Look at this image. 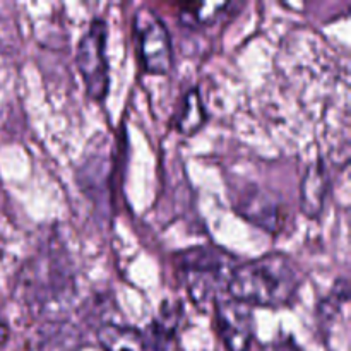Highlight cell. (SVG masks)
Here are the masks:
<instances>
[{
	"mask_svg": "<svg viewBox=\"0 0 351 351\" xmlns=\"http://www.w3.org/2000/svg\"><path fill=\"white\" fill-rule=\"evenodd\" d=\"M96 336L103 351H149L143 332L129 326L110 322L101 326Z\"/></svg>",
	"mask_w": 351,
	"mask_h": 351,
	"instance_id": "30bf717a",
	"label": "cell"
},
{
	"mask_svg": "<svg viewBox=\"0 0 351 351\" xmlns=\"http://www.w3.org/2000/svg\"><path fill=\"white\" fill-rule=\"evenodd\" d=\"M329 192V175L322 161L311 165L302 180L300 206L308 218H319Z\"/></svg>",
	"mask_w": 351,
	"mask_h": 351,
	"instance_id": "ba28073f",
	"label": "cell"
},
{
	"mask_svg": "<svg viewBox=\"0 0 351 351\" xmlns=\"http://www.w3.org/2000/svg\"><path fill=\"white\" fill-rule=\"evenodd\" d=\"M21 281L27 300H33L31 304L43 311H48L50 305L65 304L72 293V276L65 271L64 263L53 256L43 259V263L34 259L24 269Z\"/></svg>",
	"mask_w": 351,
	"mask_h": 351,
	"instance_id": "277c9868",
	"label": "cell"
},
{
	"mask_svg": "<svg viewBox=\"0 0 351 351\" xmlns=\"http://www.w3.org/2000/svg\"><path fill=\"white\" fill-rule=\"evenodd\" d=\"M226 7H228L226 2L187 3V5H182L180 21L189 27H201L204 24L213 23Z\"/></svg>",
	"mask_w": 351,
	"mask_h": 351,
	"instance_id": "7c38bea8",
	"label": "cell"
},
{
	"mask_svg": "<svg viewBox=\"0 0 351 351\" xmlns=\"http://www.w3.org/2000/svg\"><path fill=\"white\" fill-rule=\"evenodd\" d=\"M283 202L273 192L263 189H250L240 195L237 209L240 215L250 223L257 225L266 232H280L285 223Z\"/></svg>",
	"mask_w": 351,
	"mask_h": 351,
	"instance_id": "52a82bcc",
	"label": "cell"
},
{
	"mask_svg": "<svg viewBox=\"0 0 351 351\" xmlns=\"http://www.w3.org/2000/svg\"><path fill=\"white\" fill-rule=\"evenodd\" d=\"M239 263L219 247L201 245L175 257L178 276L197 307L213 308L228 291L230 278Z\"/></svg>",
	"mask_w": 351,
	"mask_h": 351,
	"instance_id": "7a4b0ae2",
	"label": "cell"
},
{
	"mask_svg": "<svg viewBox=\"0 0 351 351\" xmlns=\"http://www.w3.org/2000/svg\"><path fill=\"white\" fill-rule=\"evenodd\" d=\"M9 326L5 324V322L2 321V319H0V346L3 345V343L7 341V339H9Z\"/></svg>",
	"mask_w": 351,
	"mask_h": 351,
	"instance_id": "4fadbf2b",
	"label": "cell"
},
{
	"mask_svg": "<svg viewBox=\"0 0 351 351\" xmlns=\"http://www.w3.org/2000/svg\"><path fill=\"white\" fill-rule=\"evenodd\" d=\"M302 287V274L285 254H266L237 264L228 283L230 298L256 307H285Z\"/></svg>",
	"mask_w": 351,
	"mask_h": 351,
	"instance_id": "6da1fadb",
	"label": "cell"
},
{
	"mask_svg": "<svg viewBox=\"0 0 351 351\" xmlns=\"http://www.w3.org/2000/svg\"><path fill=\"white\" fill-rule=\"evenodd\" d=\"M75 62L89 98L96 101L105 99L110 88V69L106 60V23L99 17L93 19L82 34Z\"/></svg>",
	"mask_w": 351,
	"mask_h": 351,
	"instance_id": "3957f363",
	"label": "cell"
},
{
	"mask_svg": "<svg viewBox=\"0 0 351 351\" xmlns=\"http://www.w3.org/2000/svg\"><path fill=\"white\" fill-rule=\"evenodd\" d=\"M213 311L216 332L226 351H249L254 339V317L249 305L225 297Z\"/></svg>",
	"mask_w": 351,
	"mask_h": 351,
	"instance_id": "8992f818",
	"label": "cell"
},
{
	"mask_svg": "<svg viewBox=\"0 0 351 351\" xmlns=\"http://www.w3.org/2000/svg\"><path fill=\"white\" fill-rule=\"evenodd\" d=\"M206 108L202 103L201 93L195 88L185 93L184 101H182L180 110H178L177 117H175L173 123L175 129L182 134V136H192L197 132L202 125L206 123Z\"/></svg>",
	"mask_w": 351,
	"mask_h": 351,
	"instance_id": "8fae6325",
	"label": "cell"
},
{
	"mask_svg": "<svg viewBox=\"0 0 351 351\" xmlns=\"http://www.w3.org/2000/svg\"><path fill=\"white\" fill-rule=\"evenodd\" d=\"M134 31L144 71L156 75L168 74L173 65V48L168 27L161 17L146 7H141L134 16Z\"/></svg>",
	"mask_w": 351,
	"mask_h": 351,
	"instance_id": "5b68a950",
	"label": "cell"
},
{
	"mask_svg": "<svg viewBox=\"0 0 351 351\" xmlns=\"http://www.w3.org/2000/svg\"><path fill=\"white\" fill-rule=\"evenodd\" d=\"M182 311L175 304H163L158 312V317L151 322L146 332H143L147 343V348L154 351H167L173 343L175 335L178 331Z\"/></svg>",
	"mask_w": 351,
	"mask_h": 351,
	"instance_id": "9c48e42d",
	"label": "cell"
}]
</instances>
